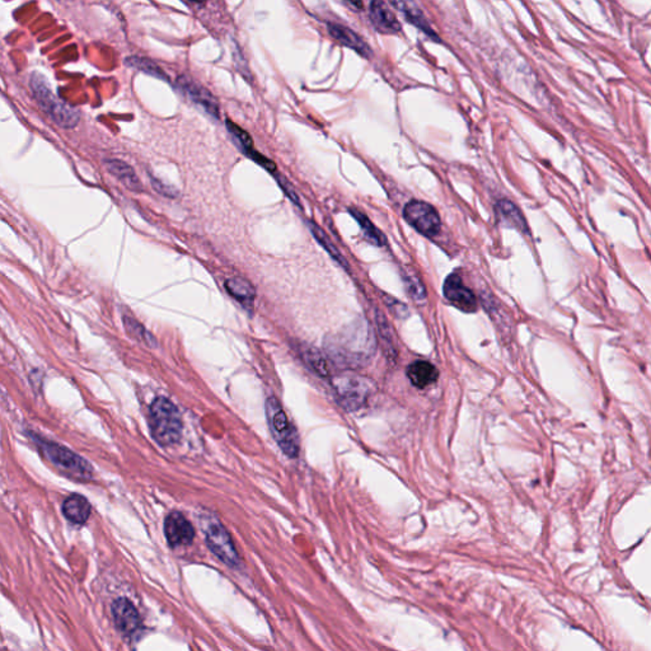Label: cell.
<instances>
[{
    "label": "cell",
    "instance_id": "1",
    "mask_svg": "<svg viewBox=\"0 0 651 651\" xmlns=\"http://www.w3.org/2000/svg\"><path fill=\"white\" fill-rule=\"evenodd\" d=\"M325 348L328 358L337 365L360 368L374 357L377 339L366 319H359L331 334L326 340Z\"/></svg>",
    "mask_w": 651,
    "mask_h": 651
},
{
    "label": "cell",
    "instance_id": "2",
    "mask_svg": "<svg viewBox=\"0 0 651 651\" xmlns=\"http://www.w3.org/2000/svg\"><path fill=\"white\" fill-rule=\"evenodd\" d=\"M150 430L155 441L162 447L177 444L182 437V419L179 408L170 399L157 397L149 408Z\"/></svg>",
    "mask_w": 651,
    "mask_h": 651
},
{
    "label": "cell",
    "instance_id": "3",
    "mask_svg": "<svg viewBox=\"0 0 651 651\" xmlns=\"http://www.w3.org/2000/svg\"><path fill=\"white\" fill-rule=\"evenodd\" d=\"M34 99L45 114L49 116L57 126L63 129H73L79 122V112L74 107L68 105L63 99L54 94L50 88L48 79L39 73H33L30 81Z\"/></svg>",
    "mask_w": 651,
    "mask_h": 651
},
{
    "label": "cell",
    "instance_id": "4",
    "mask_svg": "<svg viewBox=\"0 0 651 651\" xmlns=\"http://www.w3.org/2000/svg\"><path fill=\"white\" fill-rule=\"evenodd\" d=\"M266 416L270 432L272 434L277 445L285 456L297 458L299 456V435L293 423L289 421L283 406L275 397L266 399Z\"/></svg>",
    "mask_w": 651,
    "mask_h": 651
},
{
    "label": "cell",
    "instance_id": "5",
    "mask_svg": "<svg viewBox=\"0 0 651 651\" xmlns=\"http://www.w3.org/2000/svg\"><path fill=\"white\" fill-rule=\"evenodd\" d=\"M334 396L348 411H357L364 406L373 391V383L365 377L355 373H343L332 379Z\"/></svg>",
    "mask_w": 651,
    "mask_h": 651
},
{
    "label": "cell",
    "instance_id": "6",
    "mask_svg": "<svg viewBox=\"0 0 651 651\" xmlns=\"http://www.w3.org/2000/svg\"><path fill=\"white\" fill-rule=\"evenodd\" d=\"M34 440L42 450V453L59 468H63L74 476H79L83 479H90L92 476L93 468L84 458L75 454L68 448L59 445L57 443L41 439V438Z\"/></svg>",
    "mask_w": 651,
    "mask_h": 651
},
{
    "label": "cell",
    "instance_id": "7",
    "mask_svg": "<svg viewBox=\"0 0 651 651\" xmlns=\"http://www.w3.org/2000/svg\"><path fill=\"white\" fill-rule=\"evenodd\" d=\"M403 217L419 233L429 238L437 236L441 228V220L435 208L420 200L407 203L403 209Z\"/></svg>",
    "mask_w": 651,
    "mask_h": 651
},
{
    "label": "cell",
    "instance_id": "8",
    "mask_svg": "<svg viewBox=\"0 0 651 651\" xmlns=\"http://www.w3.org/2000/svg\"><path fill=\"white\" fill-rule=\"evenodd\" d=\"M205 538L206 545L220 561L228 565L229 568H237L241 563L239 554L229 536L228 530L219 521H212L206 527Z\"/></svg>",
    "mask_w": 651,
    "mask_h": 651
},
{
    "label": "cell",
    "instance_id": "9",
    "mask_svg": "<svg viewBox=\"0 0 651 651\" xmlns=\"http://www.w3.org/2000/svg\"><path fill=\"white\" fill-rule=\"evenodd\" d=\"M443 294L449 303L462 312L473 313L477 310V299L474 294L463 284L462 277L457 274H452L445 279Z\"/></svg>",
    "mask_w": 651,
    "mask_h": 651
},
{
    "label": "cell",
    "instance_id": "10",
    "mask_svg": "<svg viewBox=\"0 0 651 651\" xmlns=\"http://www.w3.org/2000/svg\"><path fill=\"white\" fill-rule=\"evenodd\" d=\"M114 625L122 635L132 639L141 628V619L135 605L126 598H119L112 603Z\"/></svg>",
    "mask_w": 651,
    "mask_h": 651
},
{
    "label": "cell",
    "instance_id": "11",
    "mask_svg": "<svg viewBox=\"0 0 651 651\" xmlns=\"http://www.w3.org/2000/svg\"><path fill=\"white\" fill-rule=\"evenodd\" d=\"M164 534L168 545L176 548L179 545H191L195 538V529L183 514L173 512L164 521Z\"/></svg>",
    "mask_w": 651,
    "mask_h": 651
},
{
    "label": "cell",
    "instance_id": "12",
    "mask_svg": "<svg viewBox=\"0 0 651 651\" xmlns=\"http://www.w3.org/2000/svg\"><path fill=\"white\" fill-rule=\"evenodd\" d=\"M179 84L181 90H183V93L197 106L201 107L206 114H210L215 119L219 117L218 102L209 90L185 77L179 78Z\"/></svg>",
    "mask_w": 651,
    "mask_h": 651
},
{
    "label": "cell",
    "instance_id": "13",
    "mask_svg": "<svg viewBox=\"0 0 651 651\" xmlns=\"http://www.w3.org/2000/svg\"><path fill=\"white\" fill-rule=\"evenodd\" d=\"M369 16L378 32L396 34L401 31V23L397 17L383 0H372L369 6Z\"/></svg>",
    "mask_w": 651,
    "mask_h": 651
},
{
    "label": "cell",
    "instance_id": "14",
    "mask_svg": "<svg viewBox=\"0 0 651 651\" xmlns=\"http://www.w3.org/2000/svg\"><path fill=\"white\" fill-rule=\"evenodd\" d=\"M327 27H328V33L331 34V37H334V40L341 43L342 46L354 50L355 52H358L359 55L366 59L372 57L370 46L366 43L363 37H360L358 33L350 30L349 27L339 25V23H328Z\"/></svg>",
    "mask_w": 651,
    "mask_h": 651
},
{
    "label": "cell",
    "instance_id": "15",
    "mask_svg": "<svg viewBox=\"0 0 651 651\" xmlns=\"http://www.w3.org/2000/svg\"><path fill=\"white\" fill-rule=\"evenodd\" d=\"M390 3L393 8L397 9L403 14L407 22L412 23L419 30H421L425 34L434 37L435 40H439V37L435 34L432 26L423 14V9L416 4L415 0H390Z\"/></svg>",
    "mask_w": 651,
    "mask_h": 651
},
{
    "label": "cell",
    "instance_id": "16",
    "mask_svg": "<svg viewBox=\"0 0 651 651\" xmlns=\"http://www.w3.org/2000/svg\"><path fill=\"white\" fill-rule=\"evenodd\" d=\"M407 378L416 388H426L438 381L439 372L432 363L425 360H416L410 364L406 370Z\"/></svg>",
    "mask_w": 651,
    "mask_h": 651
},
{
    "label": "cell",
    "instance_id": "17",
    "mask_svg": "<svg viewBox=\"0 0 651 651\" xmlns=\"http://www.w3.org/2000/svg\"><path fill=\"white\" fill-rule=\"evenodd\" d=\"M61 512L66 519L74 524H84L90 519L92 508H90V501L86 497L78 494H73L64 500Z\"/></svg>",
    "mask_w": 651,
    "mask_h": 651
},
{
    "label": "cell",
    "instance_id": "18",
    "mask_svg": "<svg viewBox=\"0 0 651 651\" xmlns=\"http://www.w3.org/2000/svg\"><path fill=\"white\" fill-rule=\"evenodd\" d=\"M105 166H106L107 171L119 179L125 188H129L131 191H137V192L141 191V182L134 171V168L128 163L120 159H110L105 162Z\"/></svg>",
    "mask_w": 651,
    "mask_h": 651
},
{
    "label": "cell",
    "instance_id": "19",
    "mask_svg": "<svg viewBox=\"0 0 651 651\" xmlns=\"http://www.w3.org/2000/svg\"><path fill=\"white\" fill-rule=\"evenodd\" d=\"M497 210L500 215V218L504 220L506 224L512 226L514 228L519 229L523 233H528V224L524 219L521 210L509 200H500L497 203Z\"/></svg>",
    "mask_w": 651,
    "mask_h": 651
},
{
    "label": "cell",
    "instance_id": "20",
    "mask_svg": "<svg viewBox=\"0 0 651 651\" xmlns=\"http://www.w3.org/2000/svg\"><path fill=\"white\" fill-rule=\"evenodd\" d=\"M307 224H308V227H310V233L317 239L318 243L321 244V246L325 248L326 252L328 253L341 268H343L346 271H349V270H350L349 262L346 261V259H345L341 253H340V251L337 250V247H336L334 242L330 239V237L326 234L325 230L321 228L317 223H314V221H312V220H310Z\"/></svg>",
    "mask_w": 651,
    "mask_h": 651
},
{
    "label": "cell",
    "instance_id": "21",
    "mask_svg": "<svg viewBox=\"0 0 651 651\" xmlns=\"http://www.w3.org/2000/svg\"><path fill=\"white\" fill-rule=\"evenodd\" d=\"M226 289L234 299L243 304H252L256 290L250 281L242 277H233L226 281Z\"/></svg>",
    "mask_w": 651,
    "mask_h": 651
},
{
    "label": "cell",
    "instance_id": "22",
    "mask_svg": "<svg viewBox=\"0 0 651 651\" xmlns=\"http://www.w3.org/2000/svg\"><path fill=\"white\" fill-rule=\"evenodd\" d=\"M299 355L303 359V361L310 368L314 373H317L321 377H328L330 375V368L327 359L321 354V351L308 346V345H299Z\"/></svg>",
    "mask_w": 651,
    "mask_h": 651
},
{
    "label": "cell",
    "instance_id": "23",
    "mask_svg": "<svg viewBox=\"0 0 651 651\" xmlns=\"http://www.w3.org/2000/svg\"><path fill=\"white\" fill-rule=\"evenodd\" d=\"M349 212H350L351 215L354 217V219L358 221L360 228L363 230L364 236L366 237V239H368L369 242H372V243L378 246V247H382V246L385 244V242H387V241H385V236L383 234L379 229L375 227L374 224H373L370 220L368 219V217H366L365 214L359 212L357 209H350Z\"/></svg>",
    "mask_w": 651,
    "mask_h": 651
},
{
    "label": "cell",
    "instance_id": "24",
    "mask_svg": "<svg viewBox=\"0 0 651 651\" xmlns=\"http://www.w3.org/2000/svg\"><path fill=\"white\" fill-rule=\"evenodd\" d=\"M122 322H123V326H125V330L128 331V334H130L131 337H134L135 340L146 343L149 348H155V346H157V340H155L154 336L150 334L147 328L139 322L138 319H135V318L131 317V316H126V314H125V316L122 317Z\"/></svg>",
    "mask_w": 651,
    "mask_h": 651
},
{
    "label": "cell",
    "instance_id": "25",
    "mask_svg": "<svg viewBox=\"0 0 651 651\" xmlns=\"http://www.w3.org/2000/svg\"><path fill=\"white\" fill-rule=\"evenodd\" d=\"M403 281L407 294L416 301L423 303L426 299V289L423 280L419 277L414 270L407 269L403 271Z\"/></svg>",
    "mask_w": 651,
    "mask_h": 651
},
{
    "label": "cell",
    "instance_id": "26",
    "mask_svg": "<svg viewBox=\"0 0 651 651\" xmlns=\"http://www.w3.org/2000/svg\"><path fill=\"white\" fill-rule=\"evenodd\" d=\"M126 63L131 66V68H135L140 70L141 73L148 74V75H152L154 78H158V79H167L166 74L163 72L162 69L159 66H157L153 61L148 60V59H141V57H130L126 60Z\"/></svg>",
    "mask_w": 651,
    "mask_h": 651
},
{
    "label": "cell",
    "instance_id": "27",
    "mask_svg": "<svg viewBox=\"0 0 651 651\" xmlns=\"http://www.w3.org/2000/svg\"><path fill=\"white\" fill-rule=\"evenodd\" d=\"M227 128H228L230 135L236 140L237 144L242 148V150L246 154L252 150V139L246 131L242 130L239 126H237L236 123L230 121L227 122Z\"/></svg>",
    "mask_w": 651,
    "mask_h": 651
},
{
    "label": "cell",
    "instance_id": "28",
    "mask_svg": "<svg viewBox=\"0 0 651 651\" xmlns=\"http://www.w3.org/2000/svg\"><path fill=\"white\" fill-rule=\"evenodd\" d=\"M375 321H377L378 331L382 336L383 341L388 346L390 350L394 351V348H393V332H392L393 330H392L391 325L388 323V319L381 312H377L375 313Z\"/></svg>",
    "mask_w": 651,
    "mask_h": 651
},
{
    "label": "cell",
    "instance_id": "29",
    "mask_svg": "<svg viewBox=\"0 0 651 651\" xmlns=\"http://www.w3.org/2000/svg\"><path fill=\"white\" fill-rule=\"evenodd\" d=\"M384 301H385L387 307L393 312V314H394L396 317L401 318V319L408 317L410 312H408L406 304H403V303H401V301L394 299V298H391V297H388V295H384Z\"/></svg>",
    "mask_w": 651,
    "mask_h": 651
},
{
    "label": "cell",
    "instance_id": "30",
    "mask_svg": "<svg viewBox=\"0 0 651 651\" xmlns=\"http://www.w3.org/2000/svg\"><path fill=\"white\" fill-rule=\"evenodd\" d=\"M279 183H280V186L283 188V191H284L285 194L288 195V197H289L294 203H297V205L299 206L301 203H299V200H298V195L295 194V191L293 190V186H292L286 179H283V177H280Z\"/></svg>",
    "mask_w": 651,
    "mask_h": 651
},
{
    "label": "cell",
    "instance_id": "31",
    "mask_svg": "<svg viewBox=\"0 0 651 651\" xmlns=\"http://www.w3.org/2000/svg\"><path fill=\"white\" fill-rule=\"evenodd\" d=\"M152 185H153L155 190H157L159 194H162V195L168 196V197H173V196H174V192L172 191V188L164 186L162 182H159L158 179H152Z\"/></svg>",
    "mask_w": 651,
    "mask_h": 651
},
{
    "label": "cell",
    "instance_id": "32",
    "mask_svg": "<svg viewBox=\"0 0 651 651\" xmlns=\"http://www.w3.org/2000/svg\"><path fill=\"white\" fill-rule=\"evenodd\" d=\"M348 1L351 3V4L355 7V8H363V0H348Z\"/></svg>",
    "mask_w": 651,
    "mask_h": 651
},
{
    "label": "cell",
    "instance_id": "33",
    "mask_svg": "<svg viewBox=\"0 0 651 651\" xmlns=\"http://www.w3.org/2000/svg\"><path fill=\"white\" fill-rule=\"evenodd\" d=\"M190 1H194V3H203L205 0H190Z\"/></svg>",
    "mask_w": 651,
    "mask_h": 651
}]
</instances>
